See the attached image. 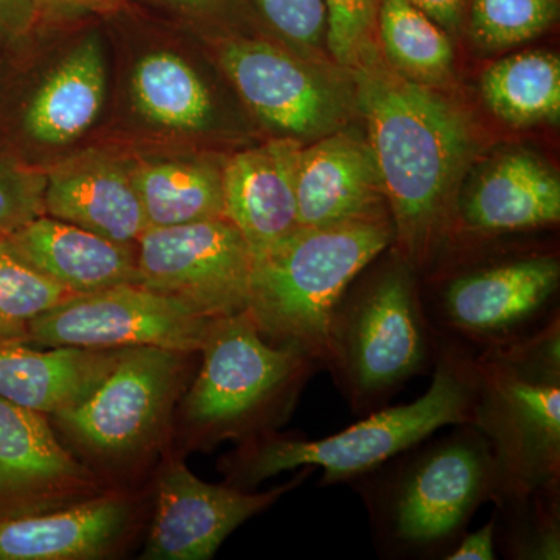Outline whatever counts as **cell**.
I'll return each mask as SVG.
<instances>
[{
	"label": "cell",
	"mask_w": 560,
	"mask_h": 560,
	"mask_svg": "<svg viewBox=\"0 0 560 560\" xmlns=\"http://www.w3.org/2000/svg\"><path fill=\"white\" fill-rule=\"evenodd\" d=\"M350 69L393 221V243L411 268H422L451 228L455 191L477 149L474 128L434 88L390 69L374 44Z\"/></svg>",
	"instance_id": "cell-1"
},
{
	"label": "cell",
	"mask_w": 560,
	"mask_h": 560,
	"mask_svg": "<svg viewBox=\"0 0 560 560\" xmlns=\"http://www.w3.org/2000/svg\"><path fill=\"white\" fill-rule=\"evenodd\" d=\"M393 242L389 217L298 228L253 261L246 312L265 340L301 350L324 368L331 313Z\"/></svg>",
	"instance_id": "cell-2"
},
{
	"label": "cell",
	"mask_w": 560,
	"mask_h": 560,
	"mask_svg": "<svg viewBox=\"0 0 560 560\" xmlns=\"http://www.w3.org/2000/svg\"><path fill=\"white\" fill-rule=\"evenodd\" d=\"M434 366L433 382L422 397L371 412L334 436L311 441L264 434L250 442L232 466L235 485L257 486L298 467H320L326 486L355 480L411 451L434 431L470 425L478 390L475 355L458 342L441 341Z\"/></svg>",
	"instance_id": "cell-3"
},
{
	"label": "cell",
	"mask_w": 560,
	"mask_h": 560,
	"mask_svg": "<svg viewBox=\"0 0 560 560\" xmlns=\"http://www.w3.org/2000/svg\"><path fill=\"white\" fill-rule=\"evenodd\" d=\"M440 345L411 267L401 259L342 294L331 313L324 368L353 411L366 412L434 363Z\"/></svg>",
	"instance_id": "cell-4"
},
{
	"label": "cell",
	"mask_w": 560,
	"mask_h": 560,
	"mask_svg": "<svg viewBox=\"0 0 560 560\" xmlns=\"http://www.w3.org/2000/svg\"><path fill=\"white\" fill-rule=\"evenodd\" d=\"M200 352L202 366L184 415L208 442L278 422L320 368L301 350L265 340L246 311L212 319Z\"/></svg>",
	"instance_id": "cell-5"
},
{
	"label": "cell",
	"mask_w": 560,
	"mask_h": 560,
	"mask_svg": "<svg viewBox=\"0 0 560 560\" xmlns=\"http://www.w3.org/2000/svg\"><path fill=\"white\" fill-rule=\"evenodd\" d=\"M477 401L470 425L488 441L499 506L559 499L560 374L523 370L482 350L475 355Z\"/></svg>",
	"instance_id": "cell-6"
},
{
	"label": "cell",
	"mask_w": 560,
	"mask_h": 560,
	"mask_svg": "<svg viewBox=\"0 0 560 560\" xmlns=\"http://www.w3.org/2000/svg\"><path fill=\"white\" fill-rule=\"evenodd\" d=\"M404 467L378 506L383 534L404 550L448 544L477 508L499 492L488 441L469 423L423 448Z\"/></svg>",
	"instance_id": "cell-7"
},
{
	"label": "cell",
	"mask_w": 560,
	"mask_h": 560,
	"mask_svg": "<svg viewBox=\"0 0 560 560\" xmlns=\"http://www.w3.org/2000/svg\"><path fill=\"white\" fill-rule=\"evenodd\" d=\"M189 353L151 348L120 349L113 370L90 397L55 415L83 451L117 459L138 453L165 425Z\"/></svg>",
	"instance_id": "cell-8"
},
{
	"label": "cell",
	"mask_w": 560,
	"mask_h": 560,
	"mask_svg": "<svg viewBox=\"0 0 560 560\" xmlns=\"http://www.w3.org/2000/svg\"><path fill=\"white\" fill-rule=\"evenodd\" d=\"M212 319L202 318L171 296L121 283L94 293L73 294L36 316L25 342L40 348L124 349L151 346L200 352Z\"/></svg>",
	"instance_id": "cell-9"
},
{
	"label": "cell",
	"mask_w": 560,
	"mask_h": 560,
	"mask_svg": "<svg viewBox=\"0 0 560 560\" xmlns=\"http://www.w3.org/2000/svg\"><path fill=\"white\" fill-rule=\"evenodd\" d=\"M136 253L139 283L202 318H224L248 307L253 256L230 220L149 228Z\"/></svg>",
	"instance_id": "cell-10"
},
{
	"label": "cell",
	"mask_w": 560,
	"mask_h": 560,
	"mask_svg": "<svg viewBox=\"0 0 560 560\" xmlns=\"http://www.w3.org/2000/svg\"><path fill=\"white\" fill-rule=\"evenodd\" d=\"M559 259L552 254L518 257L453 276L440 291L431 324L455 337L495 348L533 334L558 294Z\"/></svg>",
	"instance_id": "cell-11"
},
{
	"label": "cell",
	"mask_w": 560,
	"mask_h": 560,
	"mask_svg": "<svg viewBox=\"0 0 560 560\" xmlns=\"http://www.w3.org/2000/svg\"><path fill=\"white\" fill-rule=\"evenodd\" d=\"M220 61L248 108L290 139L323 138L345 121V102L329 81L271 44L226 40Z\"/></svg>",
	"instance_id": "cell-12"
},
{
	"label": "cell",
	"mask_w": 560,
	"mask_h": 560,
	"mask_svg": "<svg viewBox=\"0 0 560 560\" xmlns=\"http://www.w3.org/2000/svg\"><path fill=\"white\" fill-rule=\"evenodd\" d=\"M313 471L304 467L285 485L261 493L235 486L210 485L183 463L172 464L158 485L156 512L143 559L206 560L254 515L270 508Z\"/></svg>",
	"instance_id": "cell-13"
},
{
	"label": "cell",
	"mask_w": 560,
	"mask_h": 560,
	"mask_svg": "<svg viewBox=\"0 0 560 560\" xmlns=\"http://www.w3.org/2000/svg\"><path fill=\"white\" fill-rule=\"evenodd\" d=\"M294 189L300 228L390 219L374 154L360 132L337 130L301 145Z\"/></svg>",
	"instance_id": "cell-14"
},
{
	"label": "cell",
	"mask_w": 560,
	"mask_h": 560,
	"mask_svg": "<svg viewBox=\"0 0 560 560\" xmlns=\"http://www.w3.org/2000/svg\"><path fill=\"white\" fill-rule=\"evenodd\" d=\"M94 489L90 471L57 441L46 415L0 397V501L54 510L90 499Z\"/></svg>",
	"instance_id": "cell-15"
},
{
	"label": "cell",
	"mask_w": 560,
	"mask_h": 560,
	"mask_svg": "<svg viewBox=\"0 0 560 560\" xmlns=\"http://www.w3.org/2000/svg\"><path fill=\"white\" fill-rule=\"evenodd\" d=\"M300 149L298 140H275L235 154L221 168L224 219L241 231L253 261L300 228L294 189Z\"/></svg>",
	"instance_id": "cell-16"
},
{
	"label": "cell",
	"mask_w": 560,
	"mask_h": 560,
	"mask_svg": "<svg viewBox=\"0 0 560 560\" xmlns=\"http://www.w3.org/2000/svg\"><path fill=\"white\" fill-rule=\"evenodd\" d=\"M458 220L463 230L481 235L514 234L558 224L559 175L529 150L500 154L460 195Z\"/></svg>",
	"instance_id": "cell-17"
},
{
	"label": "cell",
	"mask_w": 560,
	"mask_h": 560,
	"mask_svg": "<svg viewBox=\"0 0 560 560\" xmlns=\"http://www.w3.org/2000/svg\"><path fill=\"white\" fill-rule=\"evenodd\" d=\"M131 518L128 500L90 497L72 506L0 521V560H83L102 558Z\"/></svg>",
	"instance_id": "cell-18"
},
{
	"label": "cell",
	"mask_w": 560,
	"mask_h": 560,
	"mask_svg": "<svg viewBox=\"0 0 560 560\" xmlns=\"http://www.w3.org/2000/svg\"><path fill=\"white\" fill-rule=\"evenodd\" d=\"M36 270L60 283L70 294L139 283L138 253L83 230L43 215L5 237Z\"/></svg>",
	"instance_id": "cell-19"
},
{
	"label": "cell",
	"mask_w": 560,
	"mask_h": 560,
	"mask_svg": "<svg viewBox=\"0 0 560 560\" xmlns=\"http://www.w3.org/2000/svg\"><path fill=\"white\" fill-rule=\"evenodd\" d=\"M44 205L46 215L121 245H135L147 231L131 172L98 154L77 158L51 172Z\"/></svg>",
	"instance_id": "cell-20"
},
{
	"label": "cell",
	"mask_w": 560,
	"mask_h": 560,
	"mask_svg": "<svg viewBox=\"0 0 560 560\" xmlns=\"http://www.w3.org/2000/svg\"><path fill=\"white\" fill-rule=\"evenodd\" d=\"M119 352L70 346L39 350L22 340H0V397L43 415L70 410L101 385Z\"/></svg>",
	"instance_id": "cell-21"
},
{
	"label": "cell",
	"mask_w": 560,
	"mask_h": 560,
	"mask_svg": "<svg viewBox=\"0 0 560 560\" xmlns=\"http://www.w3.org/2000/svg\"><path fill=\"white\" fill-rule=\"evenodd\" d=\"M106 62L98 36L80 43L57 66L25 110V130L36 142L66 145L90 130L105 103Z\"/></svg>",
	"instance_id": "cell-22"
},
{
	"label": "cell",
	"mask_w": 560,
	"mask_h": 560,
	"mask_svg": "<svg viewBox=\"0 0 560 560\" xmlns=\"http://www.w3.org/2000/svg\"><path fill=\"white\" fill-rule=\"evenodd\" d=\"M149 228L224 219L221 171L208 162L165 161L131 172Z\"/></svg>",
	"instance_id": "cell-23"
},
{
	"label": "cell",
	"mask_w": 560,
	"mask_h": 560,
	"mask_svg": "<svg viewBox=\"0 0 560 560\" xmlns=\"http://www.w3.org/2000/svg\"><path fill=\"white\" fill-rule=\"evenodd\" d=\"M488 108L512 127L556 124L560 116V60L551 51H523L493 62L481 79Z\"/></svg>",
	"instance_id": "cell-24"
},
{
	"label": "cell",
	"mask_w": 560,
	"mask_h": 560,
	"mask_svg": "<svg viewBox=\"0 0 560 560\" xmlns=\"http://www.w3.org/2000/svg\"><path fill=\"white\" fill-rule=\"evenodd\" d=\"M132 97L145 119L175 131H200L212 120L209 90L173 51H151L132 72Z\"/></svg>",
	"instance_id": "cell-25"
},
{
	"label": "cell",
	"mask_w": 560,
	"mask_h": 560,
	"mask_svg": "<svg viewBox=\"0 0 560 560\" xmlns=\"http://www.w3.org/2000/svg\"><path fill=\"white\" fill-rule=\"evenodd\" d=\"M377 28L383 60L401 77L430 88L451 79L455 62L451 35L408 0H382Z\"/></svg>",
	"instance_id": "cell-26"
},
{
	"label": "cell",
	"mask_w": 560,
	"mask_h": 560,
	"mask_svg": "<svg viewBox=\"0 0 560 560\" xmlns=\"http://www.w3.org/2000/svg\"><path fill=\"white\" fill-rule=\"evenodd\" d=\"M69 296L73 294L0 238V340L25 341L31 320Z\"/></svg>",
	"instance_id": "cell-27"
},
{
	"label": "cell",
	"mask_w": 560,
	"mask_h": 560,
	"mask_svg": "<svg viewBox=\"0 0 560 560\" xmlns=\"http://www.w3.org/2000/svg\"><path fill=\"white\" fill-rule=\"evenodd\" d=\"M559 13L560 0H469L466 22L475 46L504 50L547 32Z\"/></svg>",
	"instance_id": "cell-28"
},
{
	"label": "cell",
	"mask_w": 560,
	"mask_h": 560,
	"mask_svg": "<svg viewBox=\"0 0 560 560\" xmlns=\"http://www.w3.org/2000/svg\"><path fill=\"white\" fill-rule=\"evenodd\" d=\"M382 0H323L326 44L335 61L352 68L372 46Z\"/></svg>",
	"instance_id": "cell-29"
},
{
	"label": "cell",
	"mask_w": 560,
	"mask_h": 560,
	"mask_svg": "<svg viewBox=\"0 0 560 560\" xmlns=\"http://www.w3.org/2000/svg\"><path fill=\"white\" fill-rule=\"evenodd\" d=\"M47 176L0 162V237L46 215Z\"/></svg>",
	"instance_id": "cell-30"
},
{
	"label": "cell",
	"mask_w": 560,
	"mask_h": 560,
	"mask_svg": "<svg viewBox=\"0 0 560 560\" xmlns=\"http://www.w3.org/2000/svg\"><path fill=\"white\" fill-rule=\"evenodd\" d=\"M261 18L283 39L304 49L326 43L323 0H253Z\"/></svg>",
	"instance_id": "cell-31"
},
{
	"label": "cell",
	"mask_w": 560,
	"mask_h": 560,
	"mask_svg": "<svg viewBox=\"0 0 560 560\" xmlns=\"http://www.w3.org/2000/svg\"><path fill=\"white\" fill-rule=\"evenodd\" d=\"M411 5L436 22L448 35L459 33L466 24L469 0H408Z\"/></svg>",
	"instance_id": "cell-32"
},
{
	"label": "cell",
	"mask_w": 560,
	"mask_h": 560,
	"mask_svg": "<svg viewBox=\"0 0 560 560\" xmlns=\"http://www.w3.org/2000/svg\"><path fill=\"white\" fill-rule=\"evenodd\" d=\"M497 518L486 523L481 529L467 534L458 547L445 556L447 560H493L495 559Z\"/></svg>",
	"instance_id": "cell-33"
},
{
	"label": "cell",
	"mask_w": 560,
	"mask_h": 560,
	"mask_svg": "<svg viewBox=\"0 0 560 560\" xmlns=\"http://www.w3.org/2000/svg\"><path fill=\"white\" fill-rule=\"evenodd\" d=\"M35 0H0V31H24L35 14Z\"/></svg>",
	"instance_id": "cell-34"
},
{
	"label": "cell",
	"mask_w": 560,
	"mask_h": 560,
	"mask_svg": "<svg viewBox=\"0 0 560 560\" xmlns=\"http://www.w3.org/2000/svg\"><path fill=\"white\" fill-rule=\"evenodd\" d=\"M35 2L57 11H90L103 9L114 0H35Z\"/></svg>",
	"instance_id": "cell-35"
},
{
	"label": "cell",
	"mask_w": 560,
	"mask_h": 560,
	"mask_svg": "<svg viewBox=\"0 0 560 560\" xmlns=\"http://www.w3.org/2000/svg\"><path fill=\"white\" fill-rule=\"evenodd\" d=\"M165 2L173 3V5L176 7H183V9L202 10L217 5L221 0H165Z\"/></svg>",
	"instance_id": "cell-36"
},
{
	"label": "cell",
	"mask_w": 560,
	"mask_h": 560,
	"mask_svg": "<svg viewBox=\"0 0 560 560\" xmlns=\"http://www.w3.org/2000/svg\"><path fill=\"white\" fill-rule=\"evenodd\" d=\"M0 238H3V237H0Z\"/></svg>",
	"instance_id": "cell-37"
}]
</instances>
